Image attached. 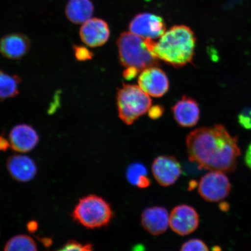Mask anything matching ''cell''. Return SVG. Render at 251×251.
<instances>
[{
	"label": "cell",
	"instance_id": "cell-5",
	"mask_svg": "<svg viewBox=\"0 0 251 251\" xmlns=\"http://www.w3.org/2000/svg\"><path fill=\"white\" fill-rule=\"evenodd\" d=\"M117 106L119 117L125 124L132 125L145 114L151 106V100L139 86L124 84L118 90Z\"/></svg>",
	"mask_w": 251,
	"mask_h": 251
},
{
	"label": "cell",
	"instance_id": "cell-24",
	"mask_svg": "<svg viewBox=\"0 0 251 251\" xmlns=\"http://www.w3.org/2000/svg\"><path fill=\"white\" fill-rule=\"evenodd\" d=\"M240 125L247 130H251V108L243 110L238 117Z\"/></svg>",
	"mask_w": 251,
	"mask_h": 251
},
{
	"label": "cell",
	"instance_id": "cell-6",
	"mask_svg": "<svg viewBox=\"0 0 251 251\" xmlns=\"http://www.w3.org/2000/svg\"><path fill=\"white\" fill-rule=\"evenodd\" d=\"M231 187L230 180L224 172L211 171L201 178L198 191L206 201L216 202L228 196Z\"/></svg>",
	"mask_w": 251,
	"mask_h": 251
},
{
	"label": "cell",
	"instance_id": "cell-25",
	"mask_svg": "<svg viewBox=\"0 0 251 251\" xmlns=\"http://www.w3.org/2000/svg\"><path fill=\"white\" fill-rule=\"evenodd\" d=\"M164 109L163 106L155 105L151 107L149 110V117L152 119H156L161 117L164 113Z\"/></svg>",
	"mask_w": 251,
	"mask_h": 251
},
{
	"label": "cell",
	"instance_id": "cell-27",
	"mask_svg": "<svg viewBox=\"0 0 251 251\" xmlns=\"http://www.w3.org/2000/svg\"><path fill=\"white\" fill-rule=\"evenodd\" d=\"M10 147L9 141L4 136H0V151H6Z\"/></svg>",
	"mask_w": 251,
	"mask_h": 251
},
{
	"label": "cell",
	"instance_id": "cell-3",
	"mask_svg": "<svg viewBox=\"0 0 251 251\" xmlns=\"http://www.w3.org/2000/svg\"><path fill=\"white\" fill-rule=\"evenodd\" d=\"M155 45L152 39L124 32L117 40L119 61L124 67H134L140 72L158 67L160 60L155 54Z\"/></svg>",
	"mask_w": 251,
	"mask_h": 251
},
{
	"label": "cell",
	"instance_id": "cell-28",
	"mask_svg": "<svg viewBox=\"0 0 251 251\" xmlns=\"http://www.w3.org/2000/svg\"><path fill=\"white\" fill-rule=\"evenodd\" d=\"M245 162L248 167L251 169V143L247 150L246 155H245Z\"/></svg>",
	"mask_w": 251,
	"mask_h": 251
},
{
	"label": "cell",
	"instance_id": "cell-15",
	"mask_svg": "<svg viewBox=\"0 0 251 251\" xmlns=\"http://www.w3.org/2000/svg\"><path fill=\"white\" fill-rule=\"evenodd\" d=\"M172 111L176 121L182 127H193L200 117V110L197 101L187 96L182 97L173 106Z\"/></svg>",
	"mask_w": 251,
	"mask_h": 251
},
{
	"label": "cell",
	"instance_id": "cell-18",
	"mask_svg": "<svg viewBox=\"0 0 251 251\" xmlns=\"http://www.w3.org/2000/svg\"><path fill=\"white\" fill-rule=\"evenodd\" d=\"M22 78L17 75H9L0 70V100L14 98L20 93Z\"/></svg>",
	"mask_w": 251,
	"mask_h": 251
},
{
	"label": "cell",
	"instance_id": "cell-4",
	"mask_svg": "<svg viewBox=\"0 0 251 251\" xmlns=\"http://www.w3.org/2000/svg\"><path fill=\"white\" fill-rule=\"evenodd\" d=\"M72 216L77 224L87 228L94 229L107 226L113 212L109 204L102 197L89 195L78 201Z\"/></svg>",
	"mask_w": 251,
	"mask_h": 251
},
{
	"label": "cell",
	"instance_id": "cell-14",
	"mask_svg": "<svg viewBox=\"0 0 251 251\" xmlns=\"http://www.w3.org/2000/svg\"><path fill=\"white\" fill-rule=\"evenodd\" d=\"M7 168L11 176L15 180L22 183L32 180L37 174L36 162L26 155L9 156L7 161Z\"/></svg>",
	"mask_w": 251,
	"mask_h": 251
},
{
	"label": "cell",
	"instance_id": "cell-13",
	"mask_svg": "<svg viewBox=\"0 0 251 251\" xmlns=\"http://www.w3.org/2000/svg\"><path fill=\"white\" fill-rule=\"evenodd\" d=\"M30 40L23 33H11L3 37L0 41V53L11 60H19L29 52Z\"/></svg>",
	"mask_w": 251,
	"mask_h": 251
},
{
	"label": "cell",
	"instance_id": "cell-8",
	"mask_svg": "<svg viewBox=\"0 0 251 251\" xmlns=\"http://www.w3.org/2000/svg\"><path fill=\"white\" fill-rule=\"evenodd\" d=\"M138 83L144 92L156 98L164 96L169 88L168 76L158 67H150L141 71Z\"/></svg>",
	"mask_w": 251,
	"mask_h": 251
},
{
	"label": "cell",
	"instance_id": "cell-17",
	"mask_svg": "<svg viewBox=\"0 0 251 251\" xmlns=\"http://www.w3.org/2000/svg\"><path fill=\"white\" fill-rule=\"evenodd\" d=\"M94 10V5L90 0H69L65 13L72 23L81 24L91 19Z\"/></svg>",
	"mask_w": 251,
	"mask_h": 251
},
{
	"label": "cell",
	"instance_id": "cell-22",
	"mask_svg": "<svg viewBox=\"0 0 251 251\" xmlns=\"http://www.w3.org/2000/svg\"><path fill=\"white\" fill-rule=\"evenodd\" d=\"M180 251H209L208 246L203 241L199 239H192L186 241L181 247Z\"/></svg>",
	"mask_w": 251,
	"mask_h": 251
},
{
	"label": "cell",
	"instance_id": "cell-1",
	"mask_svg": "<svg viewBox=\"0 0 251 251\" xmlns=\"http://www.w3.org/2000/svg\"><path fill=\"white\" fill-rule=\"evenodd\" d=\"M186 146L190 161L211 171H234L240 155L237 138L220 125L193 131L187 136Z\"/></svg>",
	"mask_w": 251,
	"mask_h": 251
},
{
	"label": "cell",
	"instance_id": "cell-26",
	"mask_svg": "<svg viewBox=\"0 0 251 251\" xmlns=\"http://www.w3.org/2000/svg\"><path fill=\"white\" fill-rule=\"evenodd\" d=\"M140 71L134 67H128L124 72L123 76L125 79L130 80L133 79L139 74Z\"/></svg>",
	"mask_w": 251,
	"mask_h": 251
},
{
	"label": "cell",
	"instance_id": "cell-21",
	"mask_svg": "<svg viewBox=\"0 0 251 251\" xmlns=\"http://www.w3.org/2000/svg\"><path fill=\"white\" fill-rule=\"evenodd\" d=\"M56 251H94L90 244H81L78 241L71 240Z\"/></svg>",
	"mask_w": 251,
	"mask_h": 251
},
{
	"label": "cell",
	"instance_id": "cell-10",
	"mask_svg": "<svg viewBox=\"0 0 251 251\" xmlns=\"http://www.w3.org/2000/svg\"><path fill=\"white\" fill-rule=\"evenodd\" d=\"M152 172L161 186L168 187L174 184L180 177L182 169L175 157L159 156L152 163Z\"/></svg>",
	"mask_w": 251,
	"mask_h": 251
},
{
	"label": "cell",
	"instance_id": "cell-7",
	"mask_svg": "<svg viewBox=\"0 0 251 251\" xmlns=\"http://www.w3.org/2000/svg\"><path fill=\"white\" fill-rule=\"evenodd\" d=\"M131 33L143 39L160 38L166 31V25L160 16L150 13L137 15L129 25Z\"/></svg>",
	"mask_w": 251,
	"mask_h": 251
},
{
	"label": "cell",
	"instance_id": "cell-29",
	"mask_svg": "<svg viewBox=\"0 0 251 251\" xmlns=\"http://www.w3.org/2000/svg\"><path fill=\"white\" fill-rule=\"evenodd\" d=\"M28 230L33 231L36 230L37 228V223L31 222L27 225Z\"/></svg>",
	"mask_w": 251,
	"mask_h": 251
},
{
	"label": "cell",
	"instance_id": "cell-2",
	"mask_svg": "<svg viewBox=\"0 0 251 251\" xmlns=\"http://www.w3.org/2000/svg\"><path fill=\"white\" fill-rule=\"evenodd\" d=\"M196 37L192 30L185 25H176L160 37L155 47L159 60L175 68H180L192 61Z\"/></svg>",
	"mask_w": 251,
	"mask_h": 251
},
{
	"label": "cell",
	"instance_id": "cell-12",
	"mask_svg": "<svg viewBox=\"0 0 251 251\" xmlns=\"http://www.w3.org/2000/svg\"><path fill=\"white\" fill-rule=\"evenodd\" d=\"M39 136L31 126L21 124L12 128L9 141L12 150L20 153L31 151L39 142Z\"/></svg>",
	"mask_w": 251,
	"mask_h": 251
},
{
	"label": "cell",
	"instance_id": "cell-11",
	"mask_svg": "<svg viewBox=\"0 0 251 251\" xmlns=\"http://www.w3.org/2000/svg\"><path fill=\"white\" fill-rule=\"evenodd\" d=\"M79 34L81 40L85 45L95 48L108 42L110 31L106 22L101 19L92 18L83 24Z\"/></svg>",
	"mask_w": 251,
	"mask_h": 251
},
{
	"label": "cell",
	"instance_id": "cell-19",
	"mask_svg": "<svg viewBox=\"0 0 251 251\" xmlns=\"http://www.w3.org/2000/svg\"><path fill=\"white\" fill-rule=\"evenodd\" d=\"M126 177L130 184L141 188L148 187L151 184L148 172L145 166L140 163H133L128 166Z\"/></svg>",
	"mask_w": 251,
	"mask_h": 251
},
{
	"label": "cell",
	"instance_id": "cell-23",
	"mask_svg": "<svg viewBox=\"0 0 251 251\" xmlns=\"http://www.w3.org/2000/svg\"><path fill=\"white\" fill-rule=\"evenodd\" d=\"M72 48H73L75 57L78 61H89L93 58V53L86 47L73 45Z\"/></svg>",
	"mask_w": 251,
	"mask_h": 251
},
{
	"label": "cell",
	"instance_id": "cell-9",
	"mask_svg": "<svg viewBox=\"0 0 251 251\" xmlns=\"http://www.w3.org/2000/svg\"><path fill=\"white\" fill-rule=\"evenodd\" d=\"M199 216L188 205L176 206L169 215V226L172 230L180 235L192 233L199 227Z\"/></svg>",
	"mask_w": 251,
	"mask_h": 251
},
{
	"label": "cell",
	"instance_id": "cell-20",
	"mask_svg": "<svg viewBox=\"0 0 251 251\" xmlns=\"http://www.w3.org/2000/svg\"><path fill=\"white\" fill-rule=\"evenodd\" d=\"M4 251H38L36 241L29 235L18 234L6 243Z\"/></svg>",
	"mask_w": 251,
	"mask_h": 251
},
{
	"label": "cell",
	"instance_id": "cell-16",
	"mask_svg": "<svg viewBox=\"0 0 251 251\" xmlns=\"http://www.w3.org/2000/svg\"><path fill=\"white\" fill-rule=\"evenodd\" d=\"M141 224L144 228L152 235L164 233L169 225V213L164 207H150L142 213Z\"/></svg>",
	"mask_w": 251,
	"mask_h": 251
}]
</instances>
